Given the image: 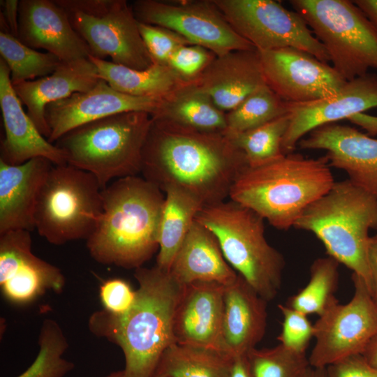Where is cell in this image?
<instances>
[{
    "instance_id": "6da1fadb",
    "label": "cell",
    "mask_w": 377,
    "mask_h": 377,
    "mask_svg": "<svg viewBox=\"0 0 377 377\" xmlns=\"http://www.w3.org/2000/svg\"><path fill=\"white\" fill-rule=\"evenodd\" d=\"M246 156L224 132H205L151 117L142 153V177L163 192L177 187L202 206L229 198Z\"/></svg>"
},
{
    "instance_id": "7a4b0ae2",
    "label": "cell",
    "mask_w": 377,
    "mask_h": 377,
    "mask_svg": "<svg viewBox=\"0 0 377 377\" xmlns=\"http://www.w3.org/2000/svg\"><path fill=\"white\" fill-rule=\"evenodd\" d=\"M135 300L122 315L103 309L89 317L88 327L121 349L125 377H151L165 350L175 343L173 320L184 286L156 265L135 269Z\"/></svg>"
},
{
    "instance_id": "3957f363",
    "label": "cell",
    "mask_w": 377,
    "mask_h": 377,
    "mask_svg": "<svg viewBox=\"0 0 377 377\" xmlns=\"http://www.w3.org/2000/svg\"><path fill=\"white\" fill-rule=\"evenodd\" d=\"M163 193L138 175L110 182L102 191V213L86 240L91 257L125 269L142 267L158 251Z\"/></svg>"
},
{
    "instance_id": "277c9868",
    "label": "cell",
    "mask_w": 377,
    "mask_h": 377,
    "mask_svg": "<svg viewBox=\"0 0 377 377\" xmlns=\"http://www.w3.org/2000/svg\"><path fill=\"white\" fill-rule=\"evenodd\" d=\"M330 168L325 156L283 154L245 168L235 181L229 199L252 209L275 228L286 230L333 186Z\"/></svg>"
},
{
    "instance_id": "5b68a950",
    "label": "cell",
    "mask_w": 377,
    "mask_h": 377,
    "mask_svg": "<svg viewBox=\"0 0 377 377\" xmlns=\"http://www.w3.org/2000/svg\"><path fill=\"white\" fill-rule=\"evenodd\" d=\"M293 227L313 233L328 256L361 277L371 293L367 244L369 230H377L376 196L348 179L335 182L306 207Z\"/></svg>"
},
{
    "instance_id": "8992f818",
    "label": "cell",
    "mask_w": 377,
    "mask_h": 377,
    "mask_svg": "<svg viewBox=\"0 0 377 377\" xmlns=\"http://www.w3.org/2000/svg\"><path fill=\"white\" fill-rule=\"evenodd\" d=\"M151 123L146 112L119 113L79 126L54 145L66 163L92 174L103 189L115 179L141 172Z\"/></svg>"
},
{
    "instance_id": "52a82bcc",
    "label": "cell",
    "mask_w": 377,
    "mask_h": 377,
    "mask_svg": "<svg viewBox=\"0 0 377 377\" xmlns=\"http://www.w3.org/2000/svg\"><path fill=\"white\" fill-rule=\"evenodd\" d=\"M195 221L216 237L228 264L267 302L280 290L285 259L265 235V219L230 199L204 206Z\"/></svg>"
},
{
    "instance_id": "ba28073f",
    "label": "cell",
    "mask_w": 377,
    "mask_h": 377,
    "mask_svg": "<svg viewBox=\"0 0 377 377\" xmlns=\"http://www.w3.org/2000/svg\"><path fill=\"white\" fill-rule=\"evenodd\" d=\"M102 191L92 174L68 163L53 165L38 196L35 229L54 245L87 240L102 213Z\"/></svg>"
},
{
    "instance_id": "9c48e42d",
    "label": "cell",
    "mask_w": 377,
    "mask_h": 377,
    "mask_svg": "<svg viewBox=\"0 0 377 377\" xmlns=\"http://www.w3.org/2000/svg\"><path fill=\"white\" fill-rule=\"evenodd\" d=\"M289 3L327 50L346 81L377 68V29L348 0H292Z\"/></svg>"
},
{
    "instance_id": "30bf717a",
    "label": "cell",
    "mask_w": 377,
    "mask_h": 377,
    "mask_svg": "<svg viewBox=\"0 0 377 377\" xmlns=\"http://www.w3.org/2000/svg\"><path fill=\"white\" fill-rule=\"evenodd\" d=\"M89 46L91 55L135 70L153 60L140 34L131 5L126 0H54Z\"/></svg>"
},
{
    "instance_id": "8fae6325",
    "label": "cell",
    "mask_w": 377,
    "mask_h": 377,
    "mask_svg": "<svg viewBox=\"0 0 377 377\" xmlns=\"http://www.w3.org/2000/svg\"><path fill=\"white\" fill-rule=\"evenodd\" d=\"M232 29L258 51L295 47L328 63L329 54L304 20L273 0H212Z\"/></svg>"
},
{
    "instance_id": "7c38bea8",
    "label": "cell",
    "mask_w": 377,
    "mask_h": 377,
    "mask_svg": "<svg viewBox=\"0 0 377 377\" xmlns=\"http://www.w3.org/2000/svg\"><path fill=\"white\" fill-rule=\"evenodd\" d=\"M354 294L346 304H332L313 324L309 364L326 368L355 355H362L377 335V303L365 283L352 274Z\"/></svg>"
},
{
    "instance_id": "4fadbf2b",
    "label": "cell",
    "mask_w": 377,
    "mask_h": 377,
    "mask_svg": "<svg viewBox=\"0 0 377 377\" xmlns=\"http://www.w3.org/2000/svg\"><path fill=\"white\" fill-rule=\"evenodd\" d=\"M131 6L138 22L171 29L216 56L256 49L232 29L212 0H137Z\"/></svg>"
},
{
    "instance_id": "5bb4252c",
    "label": "cell",
    "mask_w": 377,
    "mask_h": 377,
    "mask_svg": "<svg viewBox=\"0 0 377 377\" xmlns=\"http://www.w3.org/2000/svg\"><path fill=\"white\" fill-rule=\"evenodd\" d=\"M258 53L266 84L287 103L330 97L347 82L332 66L300 49L283 47Z\"/></svg>"
},
{
    "instance_id": "9a60e30c",
    "label": "cell",
    "mask_w": 377,
    "mask_h": 377,
    "mask_svg": "<svg viewBox=\"0 0 377 377\" xmlns=\"http://www.w3.org/2000/svg\"><path fill=\"white\" fill-rule=\"evenodd\" d=\"M30 231L11 230L0 235V286L9 302L26 304L47 290L63 291L61 269L32 252Z\"/></svg>"
},
{
    "instance_id": "2e32d148",
    "label": "cell",
    "mask_w": 377,
    "mask_h": 377,
    "mask_svg": "<svg viewBox=\"0 0 377 377\" xmlns=\"http://www.w3.org/2000/svg\"><path fill=\"white\" fill-rule=\"evenodd\" d=\"M376 107L377 73H374L347 81L330 97L308 103H287L290 121L282 140V152H293L300 140L317 127Z\"/></svg>"
},
{
    "instance_id": "e0dca14e",
    "label": "cell",
    "mask_w": 377,
    "mask_h": 377,
    "mask_svg": "<svg viewBox=\"0 0 377 377\" xmlns=\"http://www.w3.org/2000/svg\"><path fill=\"white\" fill-rule=\"evenodd\" d=\"M300 140L302 149L325 150L330 167L345 171L348 179L377 198V139L348 125L327 124Z\"/></svg>"
},
{
    "instance_id": "ac0fdd59",
    "label": "cell",
    "mask_w": 377,
    "mask_h": 377,
    "mask_svg": "<svg viewBox=\"0 0 377 377\" xmlns=\"http://www.w3.org/2000/svg\"><path fill=\"white\" fill-rule=\"evenodd\" d=\"M159 103L160 99L119 92L100 80L87 91L75 93L46 106L45 119L50 131L47 140L54 144L79 126L119 113L138 111L151 115Z\"/></svg>"
},
{
    "instance_id": "d6986e66",
    "label": "cell",
    "mask_w": 377,
    "mask_h": 377,
    "mask_svg": "<svg viewBox=\"0 0 377 377\" xmlns=\"http://www.w3.org/2000/svg\"><path fill=\"white\" fill-rule=\"evenodd\" d=\"M224 288L223 285L207 281L184 286L174 315L175 343L230 355L222 334Z\"/></svg>"
},
{
    "instance_id": "ffe728a7",
    "label": "cell",
    "mask_w": 377,
    "mask_h": 377,
    "mask_svg": "<svg viewBox=\"0 0 377 377\" xmlns=\"http://www.w3.org/2000/svg\"><path fill=\"white\" fill-rule=\"evenodd\" d=\"M17 38L32 49H43L63 62L88 58L91 51L54 0H21Z\"/></svg>"
},
{
    "instance_id": "44dd1931",
    "label": "cell",
    "mask_w": 377,
    "mask_h": 377,
    "mask_svg": "<svg viewBox=\"0 0 377 377\" xmlns=\"http://www.w3.org/2000/svg\"><path fill=\"white\" fill-rule=\"evenodd\" d=\"M0 106L5 135L0 144V161L16 165L34 158H45L54 165L66 163L63 151L37 129L22 108L10 80V71L0 59Z\"/></svg>"
},
{
    "instance_id": "7402d4cb",
    "label": "cell",
    "mask_w": 377,
    "mask_h": 377,
    "mask_svg": "<svg viewBox=\"0 0 377 377\" xmlns=\"http://www.w3.org/2000/svg\"><path fill=\"white\" fill-rule=\"evenodd\" d=\"M194 83L226 113L266 84L256 49L216 56Z\"/></svg>"
},
{
    "instance_id": "603a6c76",
    "label": "cell",
    "mask_w": 377,
    "mask_h": 377,
    "mask_svg": "<svg viewBox=\"0 0 377 377\" xmlns=\"http://www.w3.org/2000/svg\"><path fill=\"white\" fill-rule=\"evenodd\" d=\"M53 165L42 157L16 165L0 161V235L35 229L38 196Z\"/></svg>"
},
{
    "instance_id": "cb8c5ba5",
    "label": "cell",
    "mask_w": 377,
    "mask_h": 377,
    "mask_svg": "<svg viewBox=\"0 0 377 377\" xmlns=\"http://www.w3.org/2000/svg\"><path fill=\"white\" fill-rule=\"evenodd\" d=\"M100 80L96 66L86 58L62 62L47 76L13 87L21 103L26 106L28 116L47 140L50 131L45 119L46 106L75 93L87 91Z\"/></svg>"
},
{
    "instance_id": "d4e9b609",
    "label": "cell",
    "mask_w": 377,
    "mask_h": 377,
    "mask_svg": "<svg viewBox=\"0 0 377 377\" xmlns=\"http://www.w3.org/2000/svg\"><path fill=\"white\" fill-rule=\"evenodd\" d=\"M267 302L239 274L234 283L225 286L222 334L231 357L245 355L261 341Z\"/></svg>"
},
{
    "instance_id": "484cf974",
    "label": "cell",
    "mask_w": 377,
    "mask_h": 377,
    "mask_svg": "<svg viewBox=\"0 0 377 377\" xmlns=\"http://www.w3.org/2000/svg\"><path fill=\"white\" fill-rule=\"evenodd\" d=\"M186 286L196 281L232 284L238 274L226 260L214 233L195 221L178 250L169 270Z\"/></svg>"
},
{
    "instance_id": "4316f807",
    "label": "cell",
    "mask_w": 377,
    "mask_h": 377,
    "mask_svg": "<svg viewBox=\"0 0 377 377\" xmlns=\"http://www.w3.org/2000/svg\"><path fill=\"white\" fill-rule=\"evenodd\" d=\"M151 116L205 132L222 133L227 126L226 112L194 82L184 84L160 99Z\"/></svg>"
},
{
    "instance_id": "83f0119b",
    "label": "cell",
    "mask_w": 377,
    "mask_h": 377,
    "mask_svg": "<svg viewBox=\"0 0 377 377\" xmlns=\"http://www.w3.org/2000/svg\"><path fill=\"white\" fill-rule=\"evenodd\" d=\"M98 77L115 90L133 96L161 99L184 84L168 66L154 63L144 70H135L89 55ZM190 83V82H189Z\"/></svg>"
},
{
    "instance_id": "f1b7e54d",
    "label": "cell",
    "mask_w": 377,
    "mask_h": 377,
    "mask_svg": "<svg viewBox=\"0 0 377 377\" xmlns=\"http://www.w3.org/2000/svg\"><path fill=\"white\" fill-rule=\"evenodd\" d=\"M165 200L158 228L156 265L169 271L182 242L203 207L188 193L174 186L163 191Z\"/></svg>"
},
{
    "instance_id": "f546056e",
    "label": "cell",
    "mask_w": 377,
    "mask_h": 377,
    "mask_svg": "<svg viewBox=\"0 0 377 377\" xmlns=\"http://www.w3.org/2000/svg\"><path fill=\"white\" fill-rule=\"evenodd\" d=\"M232 357L218 350L172 343L151 377H230Z\"/></svg>"
},
{
    "instance_id": "4dcf8cb0",
    "label": "cell",
    "mask_w": 377,
    "mask_h": 377,
    "mask_svg": "<svg viewBox=\"0 0 377 377\" xmlns=\"http://www.w3.org/2000/svg\"><path fill=\"white\" fill-rule=\"evenodd\" d=\"M339 263L330 256L316 259L310 267L306 286L289 297L286 304L306 315L321 316L338 302L335 296L339 282Z\"/></svg>"
},
{
    "instance_id": "1f68e13d",
    "label": "cell",
    "mask_w": 377,
    "mask_h": 377,
    "mask_svg": "<svg viewBox=\"0 0 377 377\" xmlns=\"http://www.w3.org/2000/svg\"><path fill=\"white\" fill-rule=\"evenodd\" d=\"M0 53L10 69L13 84L47 76L63 62L52 53L27 46L5 29L0 31Z\"/></svg>"
},
{
    "instance_id": "d6a6232c",
    "label": "cell",
    "mask_w": 377,
    "mask_h": 377,
    "mask_svg": "<svg viewBox=\"0 0 377 377\" xmlns=\"http://www.w3.org/2000/svg\"><path fill=\"white\" fill-rule=\"evenodd\" d=\"M288 114L287 102L266 84L226 113V133L245 132Z\"/></svg>"
},
{
    "instance_id": "836d02e7",
    "label": "cell",
    "mask_w": 377,
    "mask_h": 377,
    "mask_svg": "<svg viewBox=\"0 0 377 377\" xmlns=\"http://www.w3.org/2000/svg\"><path fill=\"white\" fill-rule=\"evenodd\" d=\"M286 114L256 128L236 133H225L244 154L249 166L269 163L283 154L281 144L289 125Z\"/></svg>"
},
{
    "instance_id": "e575fe53",
    "label": "cell",
    "mask_w": 377,
    "mask_h": 377,
    "mask_svg": "<svg viewBox=\"0 0 377 377\" xmlns=\"http://www.w3.org/2000/svg\"><path fill=\"white\" fill-rule=\"evenodd\" d=\"M38 343L40 350L34 362L17 377H63L73 369L74 364L62 357L68 344L55 320H43Z\"/></svg>"
},
{
    "instance_id": "d590c367",
    "label": "cell",
    "mask_w": 377,
    "mask_h": 377,
    "mask_svg": "<svg viewBox=\"0 0 377 377\" xmlns=\"http://www.w3.org/2000/svg\"><path fill=\"white\" fill-rule=\"evenodd\" d=\"M251 377H300L310 366L306 354L280 343L271 348H254L245 354Z\"/></svg>"
},
{
    "instance_id": "8d00e7d4",
    "label": "cell",
    "mask_w": 377,
    "mask_h": 377,
    "mask_svg": "<svg viewBox=\"0 0 377 377\" xmlns=\"http://www.w3.org/2000/svg\"><path fill=\"white\" fill-rule=\"evenodd\" d=\"M283 320L277 339L285 348L297 353L306 354L310 341L313 339V324L305 313L287 304H279Z\"/></svg>"
},
{
    "instance_id": "74e56055",
    "label": "cell",
    "mask_w": 377,
    "mask_h": 377,
    "mask_svg": "<svg viewBox=\"0 0 377 377\" xmlns=\"http://www.w3.org/2000/svg\"><path fill=\"white\" fill-rule=\"evenodd\" d=\"M216 57L214 52L204 47L184 45L172 53L168 66L184 82H194Z\"/></svg>"
},
{
    "instance_id": "f35d334b",
    "label": "cell",
    "mask_w": 377,
    "mask_h": 377,
    "mask_svg": "<svg viewBox=\"0 0 377 377\" xmlns=\"http://www.w3.org/2000/svg\"><path fill=\"white\" fill-rule=\"evenodd\" d=\"M139 30L153 62L168 66L172 53L179 47L191 44L179 34L156 25L138 23Z\"/></svg>"
},
{
    "instance_id": "ab89813d",
    "label": "cell",
    "mask_w": 377,
    "mask_h": 377,
    "mask_svg": "<svg viewBox=\"0 0 377 377\" xmlns=\"http://www.w3.org/2000/svg\"><path fill=\"white\" fill-rule=\"evenodd\" d=\"M99 296L104 310L113 315H122L133 305L136 290L121 279H110L100 286Z\"/></svg>"
},
{
    "instance_id": "60d3db41",
    "label": "cell",
    "mask_w": 377,
    "mask_h": 377,
    "mask_svg": "<svg viewBox=\"0 0 377 377\" xmlns=\"http://www.w3.org/2000/svg\"><path fill=\"white\" fill-rule=\"evenodd\" d=\"M326 377H377V368L362 355H355L325 368Z\"/></svg>"
},
{
    "instance_id": "b9f144b4",
    "label": "cell",
    "mask_w": 377,
    "mask_h": 377,
    "mask_svg": "<svg viewBox=\"0 0 377 377\" xmlns=\"http://www.w3.org/2000/svg\"><path fill=\"white\" fill-rule=\"evenodd\" d=\"M367 261L371 280V295L377 303V235L369 238Z\"/></svg>"
},
{
    "instance_id": "7bdbcfd3",
    "label": "cell",
    "mask_w": 377,
    "mask_h": 377,
    "mask_svg": "<svg viewBox=\"0 0 377 377\" xmlns=\"http://www.w3.org/2000/svg\"><path fill=\"white\" fill-rule=\"evenodd\" d=\"M3 13L1 19L5 22L8 31L15 37L17 36L19 1L6 0L1 3Z\"/></svg>"
},
{
    "instance_id": "ee69618b",
    "label": "cell",
    "mask_w": 377,
    "mask_h": 377,
    "mask_svg": "<svg viewBox=\"0 0 377 377\" xmlns=\"http://www.w3.org/2000/svg\"><path fill=\"white\" fill-rule=\"evenodd\" d=\"M347 120L354 125L360 126L367 131V135L371 137L377 135V116L360 112L348 118Z\"/></svg>"
},
{
    "instance_id": "f6af8a7d",
    "label": "cell",
    "mask_w": 377,
    "mask_h": 377,
    "mask_svg": "<svg viewBox=\"0 0 377 377\" xmlns=\"http://www.w3.org/2000/svg\"><path fill=\"white\" fill-rule=\"evenodd\" d=\"M230 377H251L245 355L233 357L231 365Z\"/></svg>"
},
{
    "instance_id": "bcb514c9",
    "label": "cell",
    "mask_w": 377,
    "mask_h": 377,
    "mask_svg": "<svg viewBox=\"0 0 377 377\" xmlns=\"http://www.w3.org/2000/svg\"><path fill=\"white\" fill-rule=\"evenodd\" d=\"M377 29V0L353 1Z\"/></svg>"
},
{
    "instance_id": "7dc6e473",
    "label": "cell",
    "mask_w": 377,
    "mask_h": 377,
    "mask_svg": "<svg viewBox=\"0 0 377 377\" xmlns=\"http://www.w3.org/2000/svg\"><path fill=\"white\" fill-rule=\"evenodd\" d=\"M362 355L371 365L377 368V335L369 343Z\"/></svg>"
},
{
    "instance_id": "c3c4849f",
    "label": "cell",
    "mask_w": 377,
    "mask_h": 377,
    "mask_svg": "<svg viewBox=\"0 0 377 377\" xmlns=\"http://www.w3.org/2000/svg\"><path fill=\"white\" fill-rule=\"evenodd\" d=\"M300 377H326L325 368L309 366Z\"/></svg>"
},
{
    "instance_id": "681fc988",
    "label": "cell",
    "mask_w": 377,
    "mask_h": 377,
    "mask_svg": "<svg viewBox=\"0 0 377 377\" xmlns=\"http://www.w3.org/2000/svg\"><path fill=\"white\" fill-rule=\"evenodd\" d=\"M105 377H125L124 371H115Z\"/></svg>"
}]
</instances>
